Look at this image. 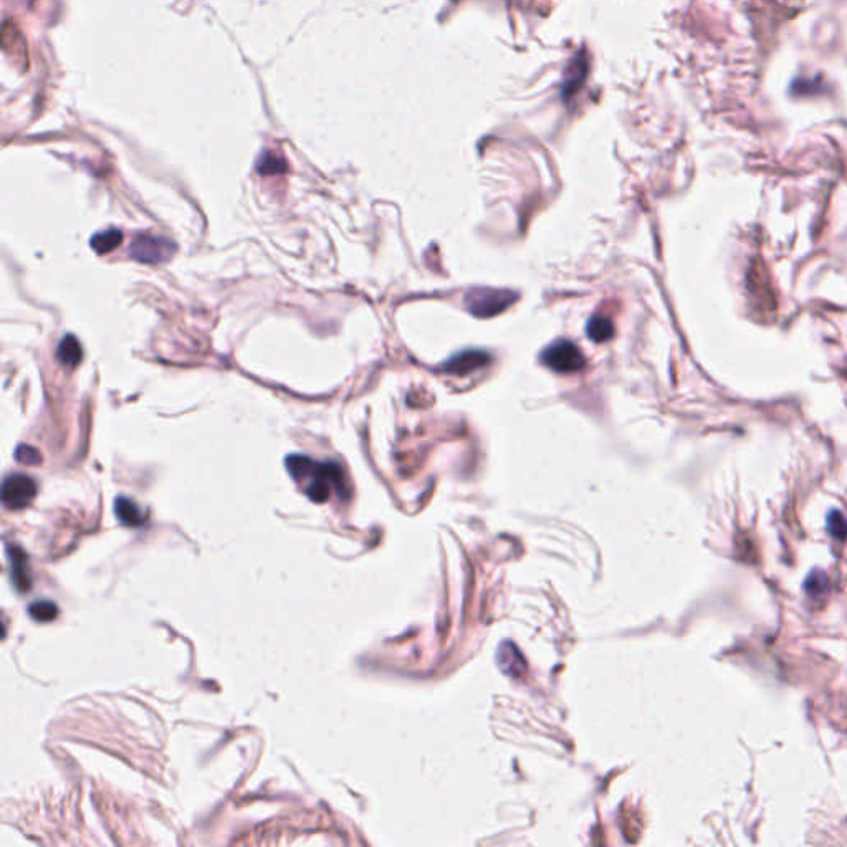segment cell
Returning a JSON list of instances; mask_svg holds the SVG:
<instances>
[{"label":"cell","instance_id":"3","mask_svg":"<svg viewBox=\"0 0 847 847\" xmlns=\"http://www.w3.org/2000/svg\"><path fill=\"white\" fill-rule=\"evenodd\" d=\"M540 359L546 368L559 374L578 373L586 366V358L583 356L576 344L568 339H558V341L551 343L541 353Z\"/></svg>","mask_w":847,"mask_h":847},{"label":"cell","instance_id":"5","mask_svg":"<svg viewBox=\"0 0 847 847\" xmlns=\"http://www.w3.org/2000/svg\"><path fill=\"white\" fill-rule=\"evenodd\" d=\"M36 482L24 473H12L2 483V503L9 510H24L36 496Z\"/></svg>","mask_w":847,"mask_h":847},{"label":"cell","instance_id":"12","mask_svg":"<svg viewBox=\"0 0 847 847\" xmlns=\"http://www.w3.org/2000/svg\"><path fill=\"white\" fill-rule=\"evenodd\" d=\"M29 614L36 622H51L59 616V606L51 601H35L29 606Z\"/></svg>","mask_w":847,"mask_h":847},{"label":"cell","instance_id":"16","mask_svg":"<svg viewBox=\"0 0 847 847\" xmlns=\"http://www.w3.org/2000/svg\"><path fill=\"white\" fill-rule=\"evenodd\" d=\"M285 169V161L281 158H276V156H265L259 164V171L261 174H280V172H284Z\"/></svg>","mask_w":847,"mask_h":847},{"label":"cell","instance_id":"13","mask_svg":"<svg viewBox=\"0 0 847 847\" xmlns=\"http://www.w3.org/2000/svg\"><path fill=\"white\" fill-rule=\"evenodd\" d=\"M829 586V578L828 574L824 571H821V569H814L811 571V574L806 578V581H804V589L808 591L811 596H818L821 593H824L826 589Z\"/></svg>","mask_w":847,"mask_h":847},{"label":"cell","instance_id":"4","mask_svg":"<svg viewBox=\"0 0 847 847\" xmlns=\"http://www.w3.org/2000/svg\"><path fill=\"white\" fill-rule=\"evenodd\" d=\"M174 252L176 245L172 244L169 239L158 237V235L151 234L138 235V237L134 239V242L131 244L129 249L131 257L141 261V264L148 265L164 264V261H167L174 255Z\"/></svg>","mask_w":847,"mask_h":847},{"label":"cell","instance_id":"10","mask_svg":"<svg viewBox=\"0 0 847 847\" xmlns=\"http://www.w3.org/2000/svg\"><path fill=\"white\" fill-rule=\"evenodd\" d=\"M121 242H123V232L118 229L104 230V232L93 235L90 240L91 249L99 255L113 252L114 249H118L119 245H121Z\"/></svg>","mask_w":847,"mask_h":847},{"label":"cell","instance_id":"2","mask_svg":"<svg viewBox=\"0 0 847 847\" xmlns=\"http://www.w3.org/2000/svg\"><path fill=\"white\" fill-rule=\"evenodd\" d=\"M516 298L518 295L510 290L473 289L465 295V308L477 318H491L513 305Z\"/></svg>","mask_w":847,"mask_h":847},{"label":"cell","instance_id":"15","mask_svg":"<svg viewBox=\"0 0 847 847\" xmlns=\"http://www.w3.org/2000/svg\"><path fill=\"white\" fill-rule=\"evenodd\" d=\"M15 458H17V462L24 465H36L41 462V453L36 451L35 447L22 443V446H19L17 451H15Z\"/></svg>","mask_w":847,"mask_h":847},{"label":"cell","instance_id":"1","mask_svg":"<svg viewBox=\"0 0 847 847\" xmlns=\"http://www.w3.org/2000/svg\"><path fill=\"white\" fill-rule=\"evenodd\" d=\"M286 470L296 482L308 478L310 482L305 487L308 498L315 503H325L331 496V491L336 490L339 495H344V472L338 463L334 462H315L306 456H289L285 460Z\"/></svg>","mask_w":847,"mask_h":847},{"label":"cell","instance_id":"9","mask_svg":"<svg viewBox=\"0 0 847 847\" xmlns=\"http://www.w3.org/2000/svg\"><path fill=\"white\" fill-rule=\"evenodd\" d=\"M56 358L68 368H76L83 359V348L80 341L73 334H66L60 341L59 349H56Z\"/></svg>","mask_w":847,"mask_h":847},{"label":"cell","instance_id":"7","mask_svg":"<svg viewBox=\"0 0 847 847\" xmlns=\"http://www.w3.org/2000/svg\"><path fill=\"white\" fill-rule=\"evenodd\" d=\"M490 361H491V358L487 353L475 351L473 349V351H463V353L456 354V356H452L446 364L442 366V369L448 374L465 376L468 373H473V371H477V369H482L483 366H487L490 363Z\"/></svg>","mask_w":847,"mask_h":847},{"label":"cell","instance_id":"14","mask_svg":"<svg viewBox=\"0 0 847 847\" xmlns=\"http://www.w3.org/2000/svg\"><path fill=\"white\" fill-rule=\"evenodd\" d=\"M828 530L831 535L838 540H844L847 536V521L839 510H831L828 515Z\"/></svg>","mask_w":847,"mask_h":847},{"label":"cell","instance_id":"11","mask_svg":"<svg viewBox=\"0 0 847 847\" xmlns=\"http://www.w3.org/2000/svg\"><path fill=\"white\" fill-rule=\"evenodd\" d=\"M588 334H589V338L596 343L608 341V339L613 338V334H614L613 321H611L609 318L601 316V315L593 316L588 323Z\"/></svg>","mask_w":847,"mask_h":847},{"label":"cell","instance_id":"6","mask_svg":"<svg viewBox=\"0 0 847 847\" xmlns=\"http://www.w3.org/2000/svg\"><path fill=\"white\" fill-rule=\"evenodd\" d=\"M7 558L10 563V573H12V583L19 593H25L32 588V576H30L29 556L22 548L17 545L7 546Z\"/></svg>","mask_w":847,"mask_h":847},{"label":"cell","instance_id":"8","mask_svg":"<svg viewBox=\"0 0 847 847\" xmlns=\"http://www.w3.org/2000/svg\"><path fill=\"white\" fill-rule=\"evenodd\" d=\"M114 515L124 526H143L146 523V513L134 500L126 496H118L114 500Z\"/></svg>","mask_w":847,"mask_h":847}]
</instances>
